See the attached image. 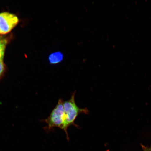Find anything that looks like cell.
Masks as SVG:
<instances>
[{
    "mask_svg": "<svg viewBox=\"0 0 151 151\" xmlns=\"http://www.w3.org/2000/svg\"><path fill=\"white\" fill-rule=\"evenodd\" d=\"M76 93V91L73 92L71 94L70 99L68 101H63V102L65 121L62 130L65 132L68 139H69L68 128L72 125H74L78 128V126L75 123V120L77 117L81 113L88 114L89 113V111L87 108H80L77 106L75 101Z\"/></svg>",
    "mask_w": 151,
    "mask_h": 151,
    "instance_id": "1",
    "label": "cell"
},
{
    "mask_svg": "<svg viewBox=\"0 0 151 151\" xmlns=\"http://www.w3.org/2000/svg\"><path fill=\"white\" fill-rule=\"evenodd\" d=\"M63 102V99H60L50 116L45 120V122L48 124L47 130L50 131L55 127L63 129L65 121Z\"/></svg>",
    "mask_w": 151,
    "mask_h": 151,
    "instance_id": "2",
    "label": "cell"
},
{
    "mask_svg": "<svg viewBox=\"0 0 151 151\" xmlns=\"http://www.w3.org/2000/svg\"><path fill=\"white\" fill-rule=\"evenodd\" d=\"M19 19L16 15L7 12L0 14V34L8 33L18 24Z\"/></svg>",
    "mask_w": 151,
    "mask_h": 151,
    "instance_id": "3",
    "label": "cell"
},
{
    "mask_svg": "<svg viewBox=\"0 0 151 151\" xmlns=\"http://www.w3.org/2000/svg\"><path fill=\"white\" fill-rule=\"evenodd\" d=\"M64 56L61 52L52 53L49 57V61L51 64H57L61 62L63 59Z\"/></svg>",
    "mask_w": 151,
    "mask_h": 151,
    "instance_id": "4",
    "label": "cell"
},
{
    "mask_svg": "<svg viewBox=\"0 0 151 151\" xmlns=\"http://www.w3.org/2000/svg\"><path fill=\"white\" fill-rule=\"evenodd\" d=\"M7 42L6 39L0 37V61L3 60Z\"/></svg>",
    "mask_w": 151,
    "mask_h": 151,
    "instance_id": "5",
    "label": "cell"
},
{
    "mask_svg": "<svg viewBox=\"0 0 151 151\" xmlns=\"http://www.w3.org/2000/svg\"><path fill=\"white\" fill-rule=\"evenodd\" d=\"M4 69V65L2 61H0V75L2 73Z\"/></svg>",
    "mask_w": 151,
    "mask_h": 151,
    "instance_id": "6",
    "label": "cell"
},
{
    "mask_svg": "<svg viewBox=\"0 0 151 151\" xmlns=\"http://www.w3.org/2000/svg\"><path fill=\"white\" fill-rule=\"evenodd\" d=\"M145 151H151V147L150 148H145Z\"/></svg>",
    "mask_w": 151,
    "mask_h": 151,
    "instance_id": "7",
    "label": "cell"
}]
</instances>
